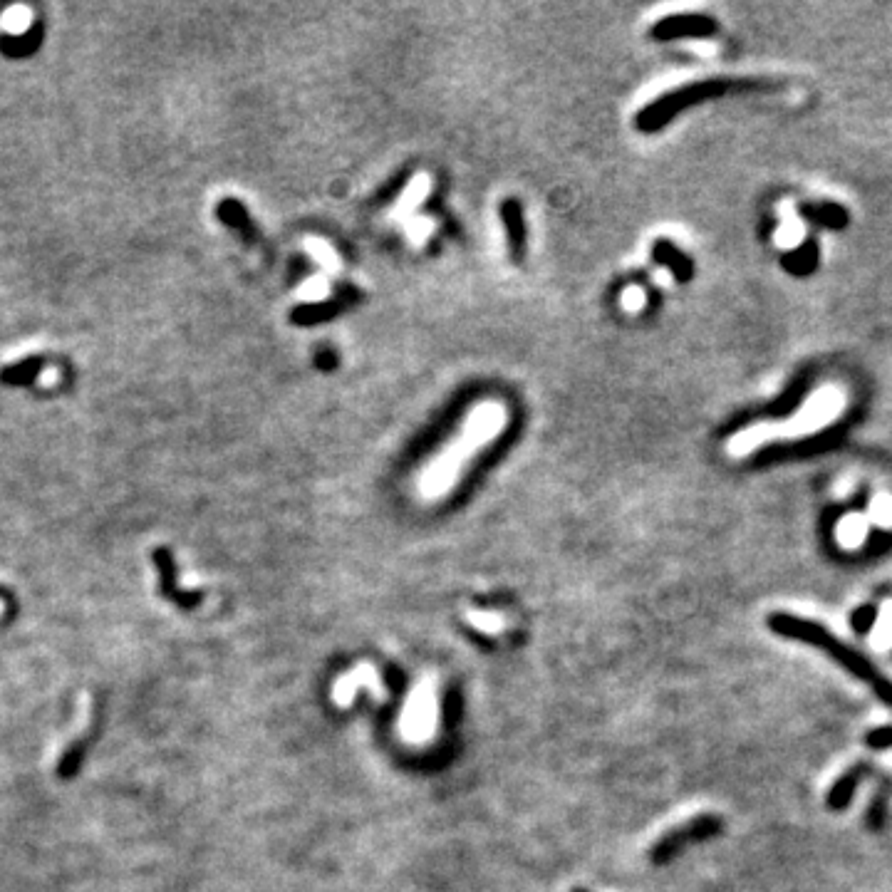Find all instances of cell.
<instances>
[{"label":"cell","instance_id":"obj_4","mask_svg":"<svg viewBox=\"0 0 892 892\" xmlns=\"http://www.w3.org/2000/svg\"><path fill=\"white\" fill-rule=\"evenodd\" d=\"M719 828H722L719 818H714V816L694 818V821H689V823H684V826H679L677 831H669L667 836L662 838L660 843L655 845V848H652V860H657V863H665V860L672 858V855L677 853V850L682 848V845L694 843V840H704V838L714 836V833H717Z\"/></svg>","mask_w":892,"mask_h":892},{"label":"cell","instance_id":"obj_14","mask_svg":"<svg viewBox=\"0 0 892 892\" xmlns=\"http://www.w3.org/2000/svg\"><path fill=\"white\" fill-rule=\"evenodd\" d=\"M335 313L333 303H308L300 305L298 310H293V323L295 325H315L320 320H328Z\"/></svg>","mask_w":892,"mask_h":892},{"label":"cell","instance_id":"obj_7","mask_svg":"<svg viewBox=\"0 0 892 892\" xmlns=\"http://www.w3.org/2000/svg\"><path fill=\"white\" fill-rule=\"evenodd\" d=\"M48 367V360L43 355H30L25 360L5 365L0 370V385L5 387H30L40 377V372Z\"/></svg>","mask_w":892,"mask_h":892},{"label":"cell","instance_id":"obj_13","mask_svg":"<svg viewBox=\"0 0 892 892\" xmlns=\"http://www.w3.org/2000/svg\"><path fill=\"white\" fill-rule=\"evenodd\" d=\"M816 266H818L816 243H803L798 251L788 253V256L783 258V268H786L788 273H793V276H808V273L816 271Z\"/></svg>","mask_w":892,"mask_h":892},{"label":"cell","instance_id":"obj_1","mask_svg":"<svg viewBox=\"0 0 892 892\" xmlns=\"http://www.w3.org/2000/svg\"><path fill=\"white\" fill-rule=\"evenodd\" d=\"M769 627L776 632V635L788 637V640L806 642V645H813V647H818V650L828 652V657H833L840 667H845L848 672H853L855 677L863 679L868 687L875 689V694H878L885 704H890L892 707V682H888V679L878 672V667L870 665V662L865 660L860 652L850 650V647L843 645L838 637H833L826 627H821L818 622L803 620V617L788 615V613L771 615Z\"/></svg>","mask_w":892,"mask_h":892},{"label":"cell","instance_id":"obj_17","mask_svg":"<svg viewBox=\"0 0 892 892\" xmlns=\"http://www.w3.org/2000/svg\"><path fill=\"white\" fill-rule=\"evenodd\" d=\"M868 744L875 746V749H888V746H892V729H890V726H883V729L870 731Z\"/></svg>","mask_w":892,"mask_h":892},{"label":"cell","instance_id":"obj_16","mask_svg":"<svg viewBox=\"0 0 892 892\" xmlns=\"http://www.w3.org/2000/svg\"><path fill=\"white\" fill-rule=\"evenodd\" d=\"M870 640H873V645L878 647V650H890L892 647V603L885 605L883 615H880L878 622H875Z\"/></svg>","mask_w":892,"mask_h":892},{"label":"cell","instance_id":"obj_19","mask_svg":"<svg viewBox=\"0 0 892 892\" xmlns=\"http://www.w3.org/2000/svg\"><path fill=\"white\" fill-rule=\"evenodd\" d=\"M622 303H625V308H640L642 305V293L640 290H635V288H630V290H625V298H622Z\"/></svg>","mask_w":892,"mask_h":892},{"label":"cell","instance_id":"obj_3","mask_svg":"<svg viewBox=\"0 0 892 892\" xmlns=\"http://www.w3.org/2000/svg\"><path fill=\"white\" fill-rule=\"evenodd\" d=\"M152 560L157 565L159 593H162V598H167L179 610H194L204 603V593H199V590H184L179 585V570H176L174 553L169 548H154Z\"/></svg>","mask_w":892,"mask_h":892},{"label":"cell","instance_id":"obj_6","mask_svg":"<svg viewBox=\"0 0 892 892\" xmlns=\"http://www.w3.org/2000/svg\"><path fill=\"white\" fill-rule=\"evenodd\" d=\"M717 33V23L712 18H704V15H674V18H665L660 25L652 28V35L660 40H674V38H709V35Z\"/></svg>","mask_w":892,"mask_h":892},{"label":"cell","instance_id":"obj_15","mask_svg":"<svg viewBox=\"0 0 892 892\" xmlns=\"http://www.w3.org/2000/svg\"><path fill=\"white\" fill-rule=\"evenodd\" d=\"M858 781H860L858 771H848V774H845L843 779H840L836 786H833L831 796H828V806H831V808H845V806H848V801H850V798H853V791H855V786H858Z\"/></svg>","mask_w":892,"mask_h":892},{"label":"cell","instance_id":"obj_10","mask_svg":"<svg viewBox=\"0 0 892 892\" xmlns=\"http://www.w3.org/2000/svg\"><path fill=\"white\" fill-rule=\"evenodd\" d=\"M801 216L806 221L816 223V226L831 228V231H840V228L848 226V211L840 204H831V201H826V204H803Z\"/></svg>","mask_w":892,"mask_h":892},{"label":"cell","instance_id":"obj_2","mask_svg":"<svg viewBox=\"0 0 892 892\" xmlns=\"http://www.w3.org/2000/svg\"><path fill=\"white\" fill-rule=\"evenodd\" d=\"M729 87H731V82H722V80L699 82V85L682 87V90L672 92V95H667L665 100H660L657 105L642 110L640 117H637V124H640V129H647V132H652V129H660L662 124H665L674 112L682 110V107L704 100V97L722 95V92L729 90Z\"/></svg>","mask_w":892,"mask_h":892},{"label":"cell","instance_id":"obj_8","mask_svg":"<svg viewBox=\"0 0 892 892\" xmlns=\"http://www.w3.org/2000/svg\"><path fill=\"white\" fill-rule=\"evenodd\" d=\"M216 216H219L223 226L238 231L246 241H253V236H256V228H253L248 209L238 199H231V196H228V199L219 201V206H216Z\"/></svg>","mask_w":892,"mask_h":892},{"label":"cell","instance_id":"obj_9","mask_svg":"<svg viewBox=\"0 0 892 892\" xmlns=\"http://www.w3.org/2000/svg\"><path fill=\"white\" fill-rule=\"evenodd\" d=\"M40 45H43V23H38V20H35V23L30 25L28 33L3 35V38H0V53H3L5 57H13V60H18V57L33 55Z\"/></svg>","mask_w":892,"mask_h":892},{"label":"cell","instance_id":"obj_12","mask_svg":"<svg viewBox=\"0 0 892 892\" xmlns=\"http://www.w3.org/2000/svg\"><path fill=\"white\" fill-rule=\"evenodd\" d=\"M501 216H503V226L508 231V243H511V253L516 258L523 256V243H526V228H523V216H521V206L516 201H506L501 206Z\"/></svg>","mask_w":892,"mask_h":892},{"label":"cell","instance_id":"obj_20","mask_svg":"<svg viewBox=\"0 0 892 892\" xmlns=\"http://www.w3.org/2000/svg\"><path fill=\"white\" fill-rule=\"evenodd\" d=\"M0 598H5V600H10V593L5 588H0Z\"/></svg>","mask_w":892,"mask_h":892},{"label":"cell","instance_id":"obj_5","mask_svg":"<svg viewBox=\"0 0 892 892\" xmlns=\"http://www.w3.org/2000/svg\"><path fill=\"white\" fill-rule=\"evenodd\" d=\"M100 714H102L100 709L95 707V714H92L90 729H87L82 736H77L75 741H70V744L65 746V751H62L60 761H57V769H55V776L60 781H72L77 774H80L82 764H85L87 751H90V746L95 744L97 736H100V729H102V717H100Z\"/></svg>","mask_w":892,"mask_h":892},{"label":"cell","instance_id":"obj_18","mask_svg":"<svg viewBox=\"0 0 892 892\" xmlns=\"http://www.w3.org/2000/svg\"><path fill=\"white\" fill-rule=\"evenodd\" d=\"M873 620H875L873 608H860L858 613L853 615V625L858 627V630H873Z\"/></svg>","mask_w":892,"mask_h":892},{"label":"cell","instance_id":"obj_11","mask_svg":"<svg viewBox=\"0 0 892 892\" xmlns=\"http://www.w3.org/2000/svg\"><path fill=\"white\" fill-rule=\"evenodd\" d=\"M652 256H655L657 263L667 266L669 271L674 273V278L682 280V283H687V280L692 278L694 263L669 241H657L655 246H652Z\"/></svg>","mask_w":892,"mask_h":892}]
</instances>
